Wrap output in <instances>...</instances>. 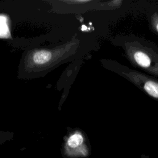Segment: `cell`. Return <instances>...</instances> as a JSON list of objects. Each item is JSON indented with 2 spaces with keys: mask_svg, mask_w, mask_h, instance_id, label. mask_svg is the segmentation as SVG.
<instances>
[{
  "mask_svg": "<svg viewBox=\"0 0 158 158\" xmlns=\"http://www.w3.org/2000/svg\"><path fill=\"white\" fill-rule=\"evenodd\" d=\"M121 40L120 45L132 65L158 77V47L134 37Z\"/></svg>",
  "mask_w": 158,
  "mask_h": 158,
  "instance_id": "6da1fadb",
  "label": "cell"
},
{
  "mask_svg": "<svg viewBox=\"0 0 158 158\" xmlns=\"http://www.w3.org/2000/svg\"><path fill=\"white\" fill-rule=\"evenodd\" d=\"M114 69L117 73L127 79L148 96L158 101V80L116 62Z\"/></svg>",
  "mask_w": 158,
  "mask_h": 158,
  "instance_id": "7a4b0ae2",
  "label": "cell"
},
{
  "mask_svg": "<svg viewBox=\"0 0 158 158\" xmlns=\"http://www.w3.org/2000/svg\"><path fill=\"white\" fill-rule=\"evenodd\" d=\"M62 155L65 158H86L90 155V150L80 133L76 132L67 138Z\"/></svg>",
  "mask_w": 158,
  "mask_h": 158,
  "instance_id": "3957f363",
  "label": "cell"
},
{
  "mask_svg": "<svg viewBox=\"0 0 158 158\" xmlns=\"http://www.w3.org/2000/svg\"><path fill=\"white\" fill-rule=\"evenodd\" d=\"M51 58V53L46 50H41L35 52L33 55V60L38 64H43L48 62Z\"/></svg>",
  "mask_w": 158,
  "mask_h": 158,
  "instance_id": "277c9868",
  "label": "cell"
},
{
  "mask_svg": "<svg viewBox=\"0 0 158 158\" xmlns=\"http://www.w3.org/2000/svg\"><path fill=\"white\" fill-rule=\"evenodd\" d=\"M9 35L7 24V19L5 17L0 15V37H7Z\"/></svg>",
  "mask_w": 158,
  "mask_h": 158,
  "instance_id": "5b68a950",
  "label": "cell"
},
{
  "mask_svg": "<svg viewBox=\"0 0 158 158\" xmlns=\"http://www.w3.org/2000/svg\"><path fill=\"white\" fill-rule=\"evenodd\" d=\"M150 25L152 30L158 34V11H154L150 16Z\"/></svg>",
  "mask_w": 158,
  "mask_h": 158,
  "instance_id": "8992f818",
  "label": "cell"
},
{
  "mask_svg": "<svg viewBox=\"0 0 158 158\" xmlns=\"http://www.w3.org/2000/svg\"><path fill=\"white\" fill-rule=\"evenodd\" d=\"M141 158H149L148 156H146V155H144V154H143L142 156H141Z\"/></svg>",
  "mask_w": 158,
  "mask_h": 158,
  "instance_id": "52a82bcc",
  "label": "cell"
}]
</instances>
